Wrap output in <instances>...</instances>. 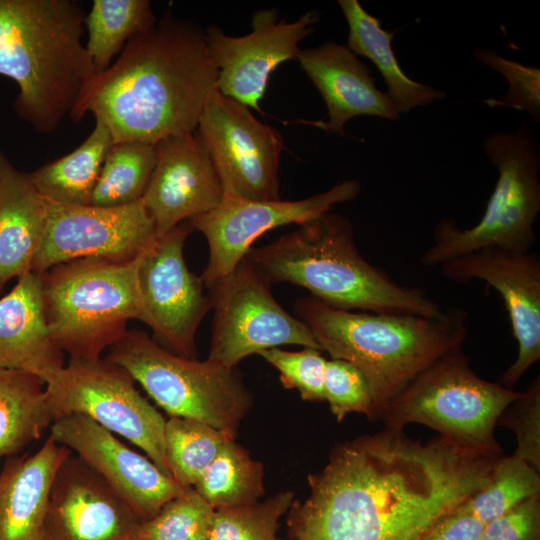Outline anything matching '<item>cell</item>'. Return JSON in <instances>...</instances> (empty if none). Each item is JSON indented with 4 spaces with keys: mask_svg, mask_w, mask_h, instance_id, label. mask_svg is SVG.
Masks as SVG:
<instances>
[{
    "mask_svg": "<svg viewBox=\"0 0 540 540\" xmlns=\"http://www.w3.org/2000/svg\"><path fill=\"white\" fill-rule=\"evenodd\" d=\"M53 421L84 415L141 448L169 473L164 447L166 420L144 398L131 375L105 359H70L46 381Z\"/></svg>",
    "mask_w": 540,
    "mask_h": 540,
    "instance_id": "obj_10",
    "label": "cell"
},
{
    "mask_svg": "<svg viewBox=\"0 0 540 540\" xmlns=\"http://www.w3.org/2000/svg\"><path fill=\"white\" fill-rule=\"evenodd\" d=\"M324 400L338 421L352 412L365 414L371 421L373 419L371 388L361 371L347 361L326 360Z\"/></svg>",
    "mask_w": 540,
    "mask_h": 540,
    "instance_id": "obj_37",
    "label": "cell"
},
{
    "mask_svg": "<svg viewBox=\"0 0 540 540\" xmlns=\"http://www.w3.org/2000/svg\"><path fill=\"white\" fill-rule=\"evenodd\" d=\"M139 258H81L40 275L50 336L70 359H100L127 331V322L140 319Z\"/></svg>",
    "mask_w": 540,
    "mask_h": 540,
    "instance_id": "obj_6",
    "label": "cell"
},
{
    "mask_svg": "<svg viewBox=\"0 0 540 540\" xmlns=\"http://www.w3.org/2000/svg\"><path fill=\"white\" fill-rule=\"evenodd\" d=\"M338 4L349 28L347 47L375 64L399 114L445 96L443 91L414 81L403 72L392 48L394 32L384 30L380 19L369 14L357 0H339Z\"/></svg>",
    "mask_w": 540,
    "mask_h": 540,
    "instance_id": "obj_25",
    "label": "cell"
},
{
    "mask_svg": "<svg viewBox=\"0 0 540 540\" xmlns=\"http://www.w3.org/2000/svg\"><path fill=\"white\" fill-rule=\"evenodd\" d=\"M156 145L114 143L100 170L90 205L124 206L142 199L156 165Z\"/></svg>",
    "mask_w": 540,
    "mask_h": 540,
    "instance_id": "obj_30",
    "label": "cell"
},
{
    "mask_svg": "<svg viewBox=\"0 0 540 540\" xmlns=\"http://www.w3.org/2000/svg\"><path fill=\"white\" fill-rule=\"evenodd\" d=\"M484 151L498 170V180L479 222L462 229L444 219L434 228L433 244L420 263L442 264L485 247L530 251L540 212V156L529 128L497 131L484 140Z\"/></svg>",
    "mask_w": 540,
    "mask_h": 540,
    "instance_id": "obj_8",
    "label": "cell"
},
{
    "mask_svg": "<svg viewBox=\"0 0 540 540\" xmlns=\"http://www.w3.org/2000/svg\"><path fill=\"white\" fill-rule=\"evenodd\" d=\"M106 359L125 369L171 417L198 420L229 439L253 403L236 367L179 356L140 330L126 331Z\"/></svg>",
    "mask_w": 540,
    "mask_h": 540,
    "instance_id": "obj_9",
    "label": "cell"
},
{
    "mask_svg": "<svg viewBox=\"0 0 540 540\" xmlns=\"http://www.w3.org/2000/svg\"><path fill=\"white\" fill-rule=\"evenodd\" d=\"M294 493L283 491L262 502L214 510L209 540H275L280 518Z\"/></svg>",
    "mask_w": 540,
    "mask_h": 540,
    "instance_id": "obj_34",
    "label": "cell"
},
{
    "mask_svg": "<svg viewBox=\"0 0 540 540\" xmlns=\"http://www.w3.org/2000/svg\"><path fill=\"white\" fill-rule=\"evenodd\" d=\"M64 366L44 310L41 276L28 272L0 299V367L22 370L46 381Z\"/></svg>",
    "mask_w": 540,
    "mask_h": 540,
    "instance_id": "obj_23",
    "label": "cell"
},
{
    "mask_svg": "<svg viewBox=\"0 0 540 540\" xmlns=\"http://www.w3.org/2000/svg\"><path fill=\"white\" fill-rule=\"evenodd\" d=\"M46 221V199L0 149V289L31 272Z\"/></svg>",
    "mask_w": 540,
    "mask_h": 540,
    "instance_id": "obj_24",
    "label": "cell"
},
{
    "mask_svg": "<svg viewBox=\"0 0 540 540\" xmlns=\"http://www.w3.org/2000/svg\"><path fill=\"white\" fill-rule=\"evenodd\" d=\"M361 185L344 180L329 190L295 200H252L225 195L214 209L188 220L209 246L208 263L201 275L206 288L229 274L265 232L288 224L301 225L357 197Z\"/></svg>",
    "mask_w": 540,
    "mask_h": 540,
    "instance_id": "obj_15",
    "label": "cell"
},
{
    "mask_svg": "<svg viewBox=\"0 0 540 540\" xmlns=\"http://www.w3.org/2000/svg\"><path fill=\"white\" fill-rule=\"evenodd\" d=\"M49 437L96 471L141 521L153 517L185 489L151 459L84 415L73 414L53 421Z\"/></svg>",
    "mask_w": 540,
    "mask_h": 540,
    "instance_id": "obj_18",
    "label": "cell"
},
{
    "mask_svg": "<svg viewBox=\"0 0 540 540\" xmlns=\"http://www.w3.org/2000/svg\"><path fill=\"white\" fill-rule=\"evenodd\" d=\"M319 20L316 11L302 14L294 22L279 19L275 9L259 10L252 16V31L244 36L226 35L209 27L205 40L218 71L216 89L259 112L272 71L282 62L296 59L298 44L313 32Z\"/></svg>",
    "mask_w": 540,
    "mask_h": 540,
    "instance_id": "obj_16",
    "label": "cell"
},
{
    "mask_svg": "<svg viewBox=\"0 0 540 540\" xmlns=\"http://www.w3.org/2000/svg\"><path fill=\"white\" fill-rule=\"evenodd\" d=\"M275 540H282V539H280V538L277 537Z\"/></svg>",
    "mask_w": 540,
    "mask_h": 540,
    "instance_id": "obj_41",
    "label": "cell"
},
{
    "mask_svg": "<svg viewBox=\"0 0 540 540\" xmlns=\"http://www.w3.org/2000/svg\"><path fill=\"white\" fill-rule=\"evenodd\" d=\"M46 202L44 236L31 269L38 275L81 258L129 261L157 240L142 199L118 207Z\"/></svg>",
    "mask_w": 540,
    "mask_h": 540,
    "instance_id": "obj_14",
    "label": "cell"
},
{
    "mask_svg": "<svg viewBox=\"0 0 540 540\" xmlns=\"http://www.w3.org/2000/svg\"><path fill=\"white\" fill-rule=\"evenodd\" d=\"M474 56L489 68L502 74L509 85L508 92L484 102L491 108L507 107L528 112L535 122L540 119V70L508 60L490 49L478 48Z\"/></svg>",
    "mask_w": 540,
    "mask_h": 540,
    "instance_id": "obj_35",
    "label": "cell"
},
{
    "mask_svg": "<svg viewBox=\"0 0 540 540\" xmlns=\"http://www.w3.org/2000/svg\"><path fill=\"white\" fill-rule=\"evenodd\" d=\"M497 425L511 429L517 441L514 455L540 472V377L530 383L500 415Z\"/></svg>",
    "mask_w": 540,
    "mask_h": 540,
    "instance_id": "obj_38",
    "label": "cell"
},
{
    "mask_svg": "<svg viewBox=\"0 0 540 540\" xmlns=\"http://www.w3.org/2000/svg\"><path fill=\"white\" fill-rule=\"evenodd\" d=\"M539 471L523 459L500 456L488 482L457 508L483 524L499 517L528 498L540 494Z\"/></svg>",
    "mask_w": 540,
    "mask_h": 540,
    "instance_id": "obj_32",
    "label": "cell"
},
{
    "mask_svg": "<svg viewBox=\"0 0 540 540\" xmlns=\"http://www.w3.org/2000/svg\"><path fill=\"white\" fill-rule=\"evenodd\" d=\"M501 455L386 428L336 446L289 509L292 540H417L489 480Z\"/></svg>",
    "mask_w": 540,
    "mask_h": 540,
    "instance_id": "obj_1",
    "label": "cell"
},
{
    "mask_svg": "<svg viewBox=\"0 0 540 540\" xmlns=\"http://www.w3.org/2000/svg\"><path fill=\"white\" fill-rule=\"evenodd\" d=\"M479 540H540V494L484 524Z\"/></svg>",
    "mask_w": 540,
    "mask_h": 540,
    "instance_id": "obj_39",
    "label": "cell"
},
{
    "mask_svg": "<svg viewBox=\"0 0 540 540\" xmlns=\"http://www.w3.org/2000/svg\"><path fill=\"white\" fill-rule=\"evenodd\" d=\"M155 145L156 165L142 201L159 238L217 207L225 193L197 131Z\"/></svg>",
    "mask_w": 540,
    "mask_h": 540,
    "instance_id": "obj_20",
    "label": "cell"
},
{
    "mask_svg": "<svg viewBox=\"0 0 540 540\" xmlns=\"http://www.w3.org/2000/svg\"><path fill=\"white\" fill-rule=\"evenodd\" d=\"M271 286L245 256L208 288L213 322L207 359L233 368L249 355L280 345L321 350L308 327L278 303Z\"/></svg>",
    "mask_w": 540,
    "mask_h": 540,
    "instance_id": "obj_11",
    "label": "cell"
},
{
    "mask_svg": "<svg viewBox=\"0 0 540 540\" xmlns=\"http://www.w3.org/2000/svg\"><path fill=\"white\" fill-rule=\"evenodd\" d=\"M217 76L205 33L167 12L95 77L71 118L92 113L114 143L155 145L196 131Z\"/></svg>",
    "mask_w": 540,
    "mask_h": 540,
    "instance_id": "obj_2",
    "label": "cell"
},
{
    "mask_svg": "<svg viewBox=\"0 0 540 540\" xmlns=\"http://www.w3.org/2000/svg\"><path fill=\"white\" fill-rule=\"evenodd\" d=\"M85 16L73 0H0V75L17 84L14 110L36 132L71 117L97 76Z\"/></svg>",
    "mask_w": 540,
    "mask_h": 540,
    "instance_id": "obj_3",
    "label": "cell"
},
{
    "mask_svg": "<svg viewBox=\"0 0 540 540\" xmlns=\"http://www.w3.org/2000/svg\"><path fill=\"white\" fill-rule=\"evenodd\" d=\"M114 144L109 129L95 120L88 137L70 153L29 173L47 200L67 205H90L102 164Z\"/></svg>",
    "mask_w": 540,
    "mask_h": 540,
    "instance_id": "obj_26",
    "label": "cell"
},
{
    "mask_svg": "<svg viewBox=\"0 0 540 540\" xmlns=\"http://www.w3.org/2000/svg\"><path fill=\"white\" fill-rule=\"evenodd\" d=\"M70 452L48 437L36 452L5 462L0 471V540H48L51 483Z\"/></svg>",
    "mask_w": 540,
    "mask_h": 540,
    "instance_id": "obj_22",
    "label": "cell"
},
{
    "mask_svg": "<svg viewBox=\"0 0 540 540\" xmlns=\"http://www.w3.org/2000/svg\"><path fill=\"white\" fill-rule=\"evenodd\" d=\"M224 193L252 200H280L279 163L284 147L278 130L246 105L214 89L196 129Z\"/></svg>",
    "mask_w": 540,
    "mask_h": 540,
    "instance_id": "obj_12",
    "label": "cell"
},
{
    "mask_svg": "<svg viewBox=\"0 0 540 540\" xmlns=\"http://www.w3.org/2000/svg\"><path fill=\"white\" fill-rule=\"evenodd\" d=\"M484 524L457 506L434 522L417 540H479Z\"/></svg>",
    "mask_w": 540,
    "mask_h": 540,
    "instance_id": "obj_40",
    "label": "cell"
},
{
    "mask_svg": "<svg viewBox=\"0 0 540 540\" xmlns=\"http://www.w3.org/2000/svg\"><path fill=\"white\" fill-rule=\"evenodd\" d=\"M156 22L148 0H94L84 26L88 32L85 47L97 75L112 64L130 39Z\"/></svg>",
    "mask_w": 540,
    "mask_h": 540,
    "instance_id": "obj_28",
    "label": "cell"
},
{
    "mask_svg": "<svg viewBox=\"0 0 540 540\" xmlns=\"http://www.w3.org/2000/svg\"><path fill=\"white\" fill-rule=\"evenodd\" d=\"M445 278L468 283L479 279L503 299L518 344L514 362L499 383L512 389L540 359V258L531 251L485 247L440 266Z\"/></svg>",
    "mask_w": 540,
    "mask_h": 540,
    "instance_id": "obj_17",
    "label": "cell"
},
{
    "mask_svg": "<svg viewBox=\"0 0 540 540\" xmlns=\"http://www.w3.org/2000/svg\"><path fill=\"white\" fill-rule=\"evenodd\" d=\"M522 392L479 377L462 348L440 357L410 381L381 411L386 428L418 423L465 449L500 455L495 427Z\"/></svg>",
    "mask_w": 540,
    "mask_h": 540,
    "instance_id": "obj_7",
    "label": "cell"
},
{
    "mask_svg": "<svg viewBox=\"0 0 540 540\" xmlns=\"http://www.w3.org/2000/svg\"><path fill=\"white\" fill-rule=\"evenodd\" d=\"M246 257L270 283L288 282L334 308L374 313L445 315L419 288L394 281L359 252L350 220L327 212Z\"/></svg>",
    "mask_w": 540,
    "mask_h": 540,
    "instance_id": "obj_4",
    "label": "cell"
},
{
    "mask_svg": "<svg viewBox=\"0 0 540 540\" xmlns=\"http://www.w3.org/2000/svg\"><path fill=\"white\" fill-rule=\"evenodd\" d=\"M52 423L45 381L0 367V458L17 454Z\"/></svg>",
    "mask_w": 540,
    "mask_h": 540,
    "instance_id": "obj_27",
    "label": "cell"
},
{
    "mask_svg": "<svg viewBox=\"0 0 540 540\" xmlns=\"http://www.w3.org/2000/svg\"><path fill=\"white\" fill-rule=\"evenodd\" d=\"M184 221L140 255L137 283L141 303L140 321L153 331L157 343L167 350L195 359V336L211 309L201 277L194 275L184 258V245L193 231Z\"/></svg>",
    "mask_w": 540,
    "mask_h": 540,
    "instance_id": "obj_13",
    "label": "cell"
},
{
    "mask_svg": "<svg viewBox=\"0 0 540 540\" xmlns=\"http://www.w3.org/2000/svg\"><path fill=\"white\" fill-rule=\"evenodd\" d=\"M213 515V507L188 487L140 521L132 540H209Z\"/></svg>",
    "mask_w": 540,
    "mask_h": 540,
    "instance_id": "obj_33",
    "label": "cell"
},
{
    "mask_svg": "<svg viewBox=\"0 0 540 540\" xmlns=\"http://www.w3.org/2000/svg\"><path fill=\"white\" fill-rule=\"evenodd\" d=\"M192 488L214 510L250 505L265 491L263 465L228 439Z\"/></svg>",
    "mask_w": 540,
    "mask_h": 540,
    "instance_id": "obj_29",
    "label": "cell"
},
{
    "mask_svg": "<svg viewBox=\"0 0 540 540\" xmlns=\"http://www.w3.org/2000/svg\"><path fill=\"white\" fill-rule=\"evenodd\" d=\"M294 312L322 351L364 375L373 395L372 421L425 368L462 348L467 337V313L460 308L431 318L343 310L308 296L296 300Z\"/></svg>",
    "mask_w": 540,
    "mask_h": 540,
    "instance_id": "obj_5",
    "label": "cell"
},
{
    "mask_svg": "<svg viewBox=\"0 0 540 540\" xmlns=\"http://www.w3.org/2000/svg\"><path fill=\"white\" fill-rule=\"evenodd\" d=\"M296 60L326 104L329 121L317 124L326 131L343 135L346 122L357 116L388 120L400 116L388 94L376 87L371 71L347 46L326 42L300 49Z\"/></svg>",
    "mask_w": 540,
    "mask_h": 540,
    "instance_id": "obj_21",
    "label": "cell"
},
{
    "mask_svg": "<svg viewBox=\"0 0 540 540\" xmlns=\"http://www.w3.org/2000/svg\"><path fill=\"white\" fill-rule=\"evenodd\" d=\"M141 520L89 465L70 452L49 492L48 540H132Z\"/></svg>",
    "mask_w": 540,
    "mask_h": 540,
    "instance_id": "obj_19",
    "label": "cell"
},
{
    "mask_svg": "<svg viewBox=\"0 0 540 540\" xmlns=\"http://www.w3.org/2000/svg\"><path fill=\"white\" fill-rule=\"evenodd\" d=\"M228 439L198 420H166L164 447L171 477L184 488L193 487Z\"/></svg>",
    "mask_w": 540,
    "mask_h": 540,
    "instance_id": "obj_31",
    "label": "cell"
},
{
    "mask_svg": "<svg viewBox=\"0 0 540 540\" xmlns=\"http://www.w3.org/2000/svg\"><path fill=\"white\" fill-rule=\"evenodd\" d=\"M258 355L279 371L286 389H296L305 401H324L327 359L321 355V350L304 347L301 351H286L273 347Z\"/></svg>",
    "mask_w": 540,
    "mask_h": 540,
    "instance_id": "obj_36",
    "label": "cell"
}]
</instances>
